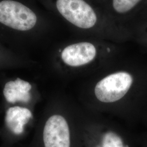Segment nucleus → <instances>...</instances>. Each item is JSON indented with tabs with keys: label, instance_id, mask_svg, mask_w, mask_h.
Here are the masks:
<instances>
[{
	"label": "nucleus",
	"instance_id": "f257e3e1",
	"mask_svg": "<svg viewBox=\"0 0 147 147\" xmlns=\"http://www.w3.org/2000/svg\"><path fill=\"white\" fill-rule=\"evenodd\" d=\"M75 147H130L123 129L96 117L79 113Z\"/></svg>",
	"mask_w": 147,
	"mask_h": 147
},
{
	"label": "nucleus",
	"instance_id": "20e7f679",
	"mask_svg": "<svg viewBox=\"0 0 147 147\" xmlns=\"http://www.w3.org/2000/svg\"><path fill=\"white\" fill-rule=\"evenodd\" d=\"M76 126L73 130L67 119L55 114L47 119L43 129L44 147H75Z\"/></svg>",
	"mask_w": 147,
	"mask_h": 147
},
{
	"label": "nucleus",
	"instance_id": "f03ea898",
	"mask_svg": "<svg viewBox=\"0 0 147 147\" xmlns=\"http://www.w3.org/2000/svg\"><path fill=\"white\" fill-rule=\"evenodd\" d=\"M106 52L105 48L97 43L80 41L64 47L61 58L65 65L79 72L94 66Z\"/></svg>",
	"mask_w": 147,
	"mask_h": 147
},
{
	"label": "nucleus",
	"instance_id": "0eeeda50",
	"mask_svg": "<svg viewBox=\"0 0 147 147\" xmlns=\"http://www.w3.org/2000/svg\"><path fill=\"white\" fill-rule=\"evenodd\" d=\"M32 117L31 112L26 108L15 106L9 108L6 112V125L15 134H20L24 126Z\"/></svg>",
	"mask_w": 147,
	"mask_h": 147
},
{
	"label": "nucleus",
	"instance_id": "39448f33",
	"mask_svg": "<svg viewBox=\"0 0 147 147\" xmlns=\"http://www.w3.org/2000/svg\"><path fill=\"white\" fill-rule=\"evenodd\" d=\"M36 14L26 5L13 0L0 2V22L19 31L32 29L37 23Z\"/></svg>",
	"mask_w": 147,
	"mask_h": 147
},
{
	"label": "nucleus",
	"instance_id": "7ed1b4c3",
	"mask_svg": "<svg viewBox=\"0 0 147 147\" xmlns=\"http://www.w3.org/2000/svg\"><path fill=\"white\" fill-rule=\"evenodd\" d=\"M58 12L74 26L92 30L99 22L98 13L87 0H56Z\"/></svg>",
	"mask_w": 147,
	"mask_h": 147
},
{
	"label": "nucleus",
	"instance_id": "6e6552de",
	"mask_svg": "<svg viewBox=\"0 0 147 147\" xmlns=\"http://www.w3.org/2000/svg\"><path fill=\"white\" fill-rule=\"evenodd\" d=\"M143 0H111V7L116 13L126 14L135 8Z\"/></svg>",
	"mask_w": 147,
	"mask_h": 147
},
{
	"label": "nucleus",
	"instance_id": "423d86ee",
	"mask_svg": "<svg viewBox=\"0 0 147 147\" xmlns=\"http://www.w3.org/2000/svg\"><path fill=\"white\" fill-rule=\"evenodd\" d=\"M31 87L30 83L18 78L14 81H11L5 84L3 94L9 102L15 103L16 101L27 102L31 98L29 92Z\"/></svg>",
	"mask_w": 147,
	"mask_h": 147
}]
</instances>
